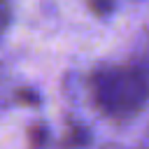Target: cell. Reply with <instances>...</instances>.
I'll return each mask as SVG.
<instances>
[{"instance_id":"cell-6","label":"cell","mask_w":149,"mask_h":149,"mask_svg":"<svg viewBox=\"0 0 149 149\" xmlns=\"http://www.w3.org/2000/svg\"><path fill=\"white\" fill-rule=\"evenodd\" d=\"M12 23V0H0V37Z\"/></svg>"},{"instance_id":"cell-3","label":"cell","mask_w":149,"mask_h":149,"mask_svg":"<svg viewBox=\"0 0 149 149\" xmlns=\"http://www.w3.org/2000/svg\"><path fill=\"white\" fill-rule=\"evenodd\" d=\"M49 144V130L42 123H35L28 128V149H47Z\"/></svg>"},{"instance_id":"cell-5","label":"cell","mask_w":149,"mask_h":149,"mask_svg":"<svg viewBox=\"0 0 149 149\" xmlns=\"http://www.w3.org/2000/svg\"><path fill=\"white\" fill-rule=\"evenodd\" d=\"M14 98L21 102V105H28V107H37L40 105V95L33 91V88H19L14 93Z\"/></svg>"},{"instance_id":"cell-2","label":"cell","mask_w":149,"mask_h":149,"mask_svg":"<svg viewBox=\"0 0 149 149\" xmlns=\"http://www.w3.org/2000/svg\"><path fill=\"white\" fill-rule=\"evenodd\" d=\"M88 140H91L88 130H86L84 126H77V123H72V126L68 128V133L63 135L61 149H81V147H86V144H88Z\"/></svg>"},{"instance_id":"cell-1","label":"cell","mask_w":149,"mask_h":149,"mask_svg":"<svg viewBox=\"0 0 149 149\" xmlns=\"http://www.w3.org/2000/svg\"><path fill=\"white\" fill-rule=\"evenodd\" d=\"M91 95L105 116L123 121L135 116L149 100V81L137 68L109 65L93 72Z\"/></svg>"},{"instance_id":"cell-4","label":"cell","mask_w":149,"mask_h":149,"mask_svg":"<svg viewBox=\"0 0 149 149\" xmlns=\"http://www.w3.org/2000/svg\"><path fill=\"white\" fill-rule=\"evenodd\" d=\"M86 5L95 16H107L114 12V0H86Z\"/></svg>"}]
</instances>
